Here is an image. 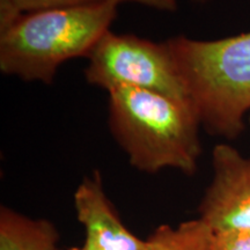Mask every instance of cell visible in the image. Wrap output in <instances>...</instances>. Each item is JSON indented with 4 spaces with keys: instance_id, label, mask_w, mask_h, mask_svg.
I'll return each mask as SVG.
<instances>
[{
    "instance_id": "obj_14",
    "label": "cell",
    "mask_w": 250,
    "mask_h": 250,
    "mask_svg": "<svg viewBox=\"0 0 250 250\" xmlns=\"http://www.w3.org/2000/svg\"><path fill=\"white\" fill-rule=\"evenodd\" d=\"M249 122H250V117H249Z\"/></svg>"
},
{
    "instance_id": "obj_5",
    "label": "cell",
    "mask_w": 250,
    "mask_h": 250,
    "mask_svg": "<svg viewBox=\"0 0 250 250\" xmlns=\"http://www.w3.org/2000/svg\"><path fill=\"white\" fill-rule=\"evenodd\" d=\"M213 180L198 208L214 233L250 229V158L227 144L212 153Z\"/></svg>"
},
{
    "instance_id": "obj_1",
    "label": "cell",
    "mask_w": 250,
    "mask_h": 250,
    "mask_svg": "<svg viewBox=\"0 0 250 250\" xmlns=\"http://www.w3.org/2000/svg\"><path fill=\"white\" fill-rule=\"evenodd\" d=\"M108 94L110 131L132 167L147 174L166 168L196 173L202 124L191 103L133 87Z\"/></svg>"
},
{
    "instance_id": "obj_3",
    "label": "cell",
    "mask_w": 250,
    "mask_h": 250,
    "mask_svg": "<svg viewBox=\"0 0 250 250\" xmlns=\"http://www.w3.org/2000/svg\"><path fill=\"white\" fill-rule=\"evenodd\" d=\"M114 0L23 13L0 33V70L24 81L51 83L58 67L89 55L117 17Z\"/></svg>"
},
{
    "instance_id": "obj_10",
    "label": "cell",
    "mask_w": 250,
    "mask_h": 250,
    "mask_svg": "<svg viewBox=\"0 0 250 250\" xmlns=\"http://www.w3.org/2000/svg\"><path fill=\"white\" fill-rule=\"evenodd\" d=\"M215 250H250V229L215 233Z\"/></svg>"
},
{
    "instance_id": "obj_2",
    "label": "cell",
    "mask_w": 250,
    "mask_h": 250,
    "mask_svg": "<svg viewBox=\"0 0 250 250\" xmlns=\"http://www.w3.org/2000/svg\"><path fill=\"white\" fill-rule=\"evenodd\" d=\"M202 126L235 139L250 111V31L214 41L167 40Z\"/></svg>"
},
{
    "instance_id": "obj_13",
    "label": "cell",
    "mask_w": 250,
    "mask_h": 250,
    "mask_svg": "<svg viewBox=\"0 0 250 250\" xmlns=\"http://www.w3.org/2000/svg\"><path fill=\"white\" fill-rule=\"evenodd\" d=\"M192 1L197 2V4H204V2H208V0H192Z\"/></svg>"
},
{
    "instance_id": "obj_9",
    "label": "cell",
    "mask_w": 250,
    "mask_h": 250,
    "mask_svg": "<svg viewBox=\"0 0 250 250\" xmlns=\"http://www.w3.org/2000/svg\"><path fill=\"white\" fill-rule=\"evenodd\" d=\"M22 13L46 11V9L77 7L99 4L107 0H12Z\"/></svg>"
},
{
    "instance_id": "obj_7",
    "label": "cell",
    "mask_w": 250,
    "mask_h": 250,
    "mask_svg": "<svg viewBox=\"0 0 250 250\" xmlns=\"http://www.w3.org/2000/svg\"><path fill=\"white\" fill-rule=\"evenodd\" d=\"M59 233L51 221L0 208V250H57Z\"/></svg>"
},
{
    "instance_id": "obj_8",
    "label": "cell",
    "mask_w": 250,
    "mask_h": 250,
    "mask_svg": "<svg viewBox=\"0 0 250 250\" xmlns=\"http://www.w3.org/2000/svg\"><path fill=\"white\" fill-rule=\"evenodd\" d=\"M214 235L199 218L176 227L161 225L146 239L145 250H215Z\"/></svg>"
},
{
    "instance_id": "obj_4",
    "label": "cell",
    "mask_w": 250,
    "mask_h": 250,
    "mask_svg": "<svg viewBox=\"0 0 250 250\" xmlns=\"http://www.w3.org/2000/svg\"><path fill=\"white\" fill-rule=\"evenodd\" d=\"M87 59V83L107 93L133 87L190 102L167 41L152 42L108 30Z\"/></svg>"
},
{
    "instance_id": "obj_11",
    "label": "cell",
    "mask_w": 250,
    "mask_h": 250,
    "mask_svg": "<svg viewBox=\"0 0 250 250\" xmlns=\"http://www.w3.org/2000/svg\"><path fill=\"white\" fill-rule=\"evenodd\" d=\"M114 1L118 5L125 1L137 2V4L162 12H175L177 9V0H114Z\"/></svg>"
},
{
    "instance_id": "obj_12",
    "label": "cell",
    "mask_w": 250,
    "mask_h": 250,
    "mask_svg": "<svg viewBox=\"0 0 250 250\" xmlns=\"http://www.w3.org/2000/svg\"><path fill=\"white\" fill-rule=\"evenodd\" d=\"M57 250H62V249H57ZM62 250H86V249H83V248H77V247H72V248L62 249Z\"/></svg>"
},
{
    "instance_id": "obj_6",
    "label": "cell",
    "mask_w": 250,
    "mask_h": 250,
    "mask_svg": "<svg viewBox=\"0 0 250 250\" xmlns=\"http://www.w3.org/2000/svg\"><path fill=\"white\" fill-rule=\"evenodd\" d=\"M74 208L85 227L86 250H145L146 240L127 228L104 192L99 170L86 176L74 192Z\"/></svg>"
}]
</instances>
